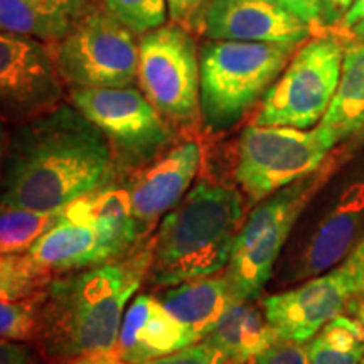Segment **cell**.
Segmentation results:
<instances>
[{
  "instance_id": "obj_26",
  "label": "cell",
  "mask_w": 364,
  "mask_h": 364,
  "mask_svg": "<svg viewBox=\"0 0 364 364\" xmlns=\"http://www.w3.org/2000/svg\"><path fill=\"white\" fill-rule=\"evenodd\" d=\"M103 6L139 36L164 26L169 16L167 0H103Z\"/></svg>"
},
{
  "instance_id": "obj_36",
  "label": "cell",
  "mask_w": 364,
  "mask_h": 364,
  "mask_svg": "<svg viewBox=\"0 0 364 364\" xmlns=\"http://www.w3.org/2000/svg\"><path fill=\"white\" fill-rule=\"evenodd\" d=\"M364 19V0H354L351 9H349L348 14L343 17V21L339 22L341 29H353L358 22Z\"/></svg>"
},
{
  "instance_id": "obj_23",
  "label": "cell",
  "mask_w": 364,
  "mask_h": 364,
  "mask_svg": "<svg viewBox=\"0 0 364 364\" xmlns=\"http://www.w3.org/2000/svg\"><path fill=\"white\" fill-rule=\"evenodd\" d=\"M65 208L33 209L0 203V253L29 252L41 236L61 221Z\"/></svg>"
},
{
  "instance_id": "obj_18",
  "label": "cell",
  "mask_w": 364,
  "mask_h": 364,
  "mask_svg": "<svg viewBox=\"0 0 364 364\" xmlns=\"http://www.w3.org/2000/svg\"><path fill=\"white\" fill-rule=\"evenodd\" d=\"M159 300L182 326L188 327L196 341L206 338L228 309L238 302L225 273L166 287Z\"/></svg>"
},
{
  "instance_id": "obj_32",
  "label": "cell",
  "mask_w": 364,
  "mask_h": 364,
  "mask_svg": "<svg viewBox=\"0 0 364 364\" xmlns=\"http://www.w3.org/2000/svg\"><path fill=\"white\" fill-rule=\"evenodd\" d=\"M0 364H38L34 353L29 348L0 336Z\"/></svg>"
},
{
  "instance_id": "obj_1",
  "label": "cell",
  "mask_w": 364,
  "mask_h": 364,
  "mask_svg": "<svg viewBox=\"0 0 364 364\" xmlns=\"http://www.w3.org/2000/svg\"><path fill=\"white\" fill-rule=\"evenodd\" d=\"M107 136L71 103L14 127L0 169V203L61 209L117 181Z\"/></svg>"
},
{
  "instance_id": "obj_13",
  "label": "cell",
  "mask_w": 364,
  "mask_h": 364,
  "mask_svg": "<svg viewBox=\"0 0 364 364\" xmlns=\"http://www.w3.org/2000/svg\"><path fill=\"white\" fill-rule=\"evenodd\" d=\"M193 29L208 41L304 44L314 29L277 0H206Z\"/></svg>"
},
{
  "instance_id": "obj_33",
  "label": "cell",
  "mask_w": 364,
  "mask_h": 364,
  "mask_svg": "<svg viewBox=\"0 0 364 364\" xmlns=\"http://www.w3.org/2000/svg\"><path fill=\"white\" fill-rule=\"evenodd\" d=\"M322 2V21L326 24H339L343 17L351 9L354 0H321Z\"/></svg>"
},
{
  "instance_id": "obj_31",
  "label": "cell",
  "mask_w": 364,
  "mask_h": 364,
  "mask_svg": "<svg viewBox=\"0 0 364 364\" xmlns=\"http://www.w3.org/2000/svg\"><path fill=\"white\" fill-rule=\"evenodd\" d=\"M204 2L206 0H167V14H169L171 22L193 31L194 21Z\"/></svg>"
},
{
  "instance_id": "obj_37",
  "label": "cell",
  "mask_w": 364,
  "mask_h": 364,
  "mask_svg": "<svg viewBox=\"0 0 364 364\" xmlns=\"http://www.w3.org/2000/svg\"><path fill=\"white\" fill-rule=\"evenodd\" d=\"M9 139H11V132H9V125L0 118V169H2L4 159H6V152L9 147Z\"/></svg>"
},
{
  "instance_id": "obj_16",
  "label": "cell",
  "mask_w": 364,
  "mask_h": 364,
  "mask_svg": "<svg viewBox=\"0 0 364 364\" xmlns=\"http://www.w3.org/2000/svg\"><path fill=\"white\" fill-rule=\"evenodd\" d=\"M135 243L136 240L108 228L63 216L27 255L54 273H66L112 260Z\"/></svg>"
},
{
  "instance_id": "obj_11",
  "label": "cell",
  "mask_w": 364,
  "mask_h": 364,
  "mask_svg": "<svg viewBox=\"0 0 364 364\" xmlns=\"http://www.w3.org/2000/svg\"><path fill=\"white\" fill-rule=\"evenodd\" d=\"M107 9H88L58 43L54 59L71 88H122L136 81L139 39Z\"/></svg>"
},
{
  "instance_id": "obj_22",
  "label": "cell",
  "mask_w": 364,
  "mask_h": 364,
  "mask_svg": "<svg viewBox=\"0 0 364 364\" xmlns=\"http://www.w3.org/2000/svg\"><path fill=\"white\" fill-rule=\"evenodd\" d=\"M306 348L311 364H359L364 356V327L356 318L339 314Z\"/></svg>"
},
{
  "instance_id": "obj_15",
  "label": "cell",
  "mask_w": 364,
  "mask_h": 364,
  "mask_svg": "<svg viewBox=\"0 0 364 364\" xmlns=\"http://www.w3.org/2000/svg\"><path fill=\"white\" fill-rule=\"evenodd\" d=\"M203 162L201 142L186 140L172 145L142 169L130 172L127 188L132 215L147 233L188 194Z\"/></svg>"
},
{
  "instance_id": "obj_39",
  "label": "cell",
  "mask_w": 364,
  "mask_h": 364,
  "mask_svg": "<svg viewBox=\"0 0 364 364\" xmlns=\"http://www.w3.org/2000/svg\"><path fill=\"white\" fill-rule=\"evenodd\" d=\"M359 364H364V356H363V359H361V363H359Z\"/></svg>"
},
{
  "instance_id": "obj_7",
  "label": "cell",
  "mask_w": 364,
  "mask_h": 364,
  "mask_svg": "<svg viewBox=\"0 0 364 364\" xmlns=\"http://www.w3.org/2000/svg\"><path fill=\"white\" fill-rule=\"evenodd\" d=\"M331 135L317 125L312 130L294 127H245L238 140L235 182L248 204H257L312 174L331 156Z\"/></svg>"
},
{
  "instance_id": "obj_38",
  "label": "cell",
  "mask_w": 364,
  "mask_h": 364,
  "mask_svg": "<svg viewBox=\"0 0 364 364\" xmlns=\"http://www.w3.org/2000/svg\"><path fill=\"white\" fill-rule=\"evenodd\" d=\"M353 34L356 36L359 41H363L364 43V19L361 22H358V24L353 27Z\"/></svg>"
},
{
  "instance_id": "obj_17",
  "label": "cell",
  "mask_w": 364,
  "mask_h": 364,
  "mask_svg": "<svg viewBox=\"0 0 364 364\" xmlns=\"http://www.w3.org/2000/svg\"><path fill=\"white\" fill-rule=\"evenodd\" d=\"M193 343L198 341L157 295L136 294L122 318L115 351L130 364H140Z\"/></svg>"
},
{
  "instance_id": "obj_3",
  "label": "cell",
  "mask_w": 364,
  "mask_h": 364,
  "mask_svg": "<svg viewBox=\"0 0 364 364\" xmlns=\"http://www.w3.org/2000/svg\"><path fill=\"white\" fill-rule=\"evenodd\" d=\"M241 189L203 177L159 223L147 279L172 287L225 270L245 218Z\"/></svg>"
},
{
  "instance_id": "obj_10",
  "label": "cell",
  "mask_w": 364,
  "mask_h": 364,
  "mask_svg": "<svg viewBox=\"0 0 364 364\" xmlns=\"http://www.w3.org/2000/svg\"><path fill=\"white\" fill-rule=\"evenodd\" d=\"M136 83L172 125L193 129L201 118L199 51L188 27L164 24L139 39Z\"/></svg>"
},
{
  "instance_id": "obj_29",
  "label": "cell",
  "mask_w": 364,
  "mask_h": 364,
  "mask_svg": "<svg viewBox=\"0 0 364 364\" xmlns=\"http://www.w3.org/2000/svg\"><path fill=\"white\" fill-rule=\"evenodd\" d=\"M346 277H348L351 294L364 292V238L356 245V248L341 263Z\"/></svg>"
},
{
  "instance_id": "obj_20",
  "label": "cell",
  "mask_w": 364,
  "mask_h": 364,
  "mask_svg": "<svg viewBox=\"0 0 364 364\" xmlns=\"http://www.w3.org/2000/svg\"><path fill=\"white\" fill-rule=\"evenodd\" d=\"M231 364H250L258 354L279 341L265 314L250 300L236 302L225 312L220 322L204 338Z\"/></svg>"
},
{
  "instance_id": "obj_6",
  "label": "cell",
  "mask_w": 364,
  "mask_h": 364,
  "mask_svg": "<svg viewBox=\"0 0 364 364\" xmlns=\"http://www.w3.org/2000/svg\"><path fill=\"white\" fill-rule=\"evenodd\" d=\"M343 164L332 156L304 176L255 204L236 236L225 275L238 302L253 300L272 279L299 218Z\"/></svg>"
},
{
  "instance_id": "obj_19",
  "label": "cell",
  "mask_w": 364,
  "mask_h": 364,
  "mask_svg": "<svg viewBox=\"0 0 364 364\" xmlns=\"http://www.w3.org/2000/svg\"><path fill=\"white\" fill-rule=\"evenodd\" d=\"M88 9V0H0V33L58 43Z\"/></svg>"
},
{
  "instance_id": "obj_30",
  "label": "cell",
  "mask_w": 364,
  "mask_h": 364,
  "mask_svg": "<svg viewBox=\"0 0 364 364\" xmlns=\"http://www.w3.org/2000/svg\"><path fill=\"white\" fill-rule=\"evenodd\" d=\"M285 9L295 14L299 19L312 27L314 31H321L322 24V2L321 0H277Z\"/></svg>"
},
{
  "instance_id": "obj_4",
  "label": "cell",
  "mask_w": 364,
  "mask_h": 364,
  "mask_svg": "<svg viewBox=\"0 0 364 364\" xmlns=\"http://www.w3.org/2000/svg\"><path fill=\"white\" fill-rule=\"evenodd\" d=\"M363 238L364 161L339 166L309 203L280 257V280L290 284L332 270Z\"/></svg>"
},
{
  "instance_id": "obj_14",
  "label": "cell",
  "mask_w": 364,
  "mask_h": 364,
  "mask_svg": "<svg viewBox=\"0 0 364 364\" xmlns=\"http://www.w3.org/2000/svg\"><path fill=\"white\" fill-rule=\"evenodd\" d=\"M349 295L351 287L339 265L295 289L268 295L262 307L279 339L306 344L327 322L344 312Z\"/></svg>"
},
{
  "instance_id": "obj_2",
  "label": "cell",
  "mask_w": 364,
  "mask_h": 364,
  "mask_svg": "<svg viewBox=\"0 0 364 364\" xmlns=\"http://www.w3.org/2000/svg\"><path fill=\"white\" fill-rule=\"evenodd\" d=\"M154 235L100 265L54 277L41 299L38 343L46 356L70 361L115 351L124 314L149 277Z\"/></svg>"
},
{
  "instance_id": "obj_35",
  "label": "cell",
  "mask_w": 364,
  "mask_h": 364,
  "mask_svg": "<svg viewBox=\"0 0 364 364\" xmlns=\"http://www.w3.org/2000/svg\"><path fill=\"white\" fill-rule=\"evenodd\" d=\"M344 312L349 314V317L356 318L359 324L364 327V292L349 295Z\"/></svg>"
},
{
  "instance_id": "obj_24",
  "label": "cell",
  "mask_w": 364,
  "mask_h": 364,
  "mask_svg": "<svg viewBox=\"0 0 364 364\" xmlns=\"http://www.w3.org/2000/svg\"><path fill=\"white\" fill-rule=\"evenodd\" d=\"M53 279L54 272L27 253H0V299H26L43 294Z\"/></svg>"
},
{
  "instance_id": "obj_9",
  "label": "cell",
  "mask_w": 364,
  "mask_h": 364,
  "mask_svg": "<svg viewBox=\"0 0 364 364\" xmlns=\"http://www.w3.org/2000/svg\"><path fill=\"white\" fill-rule=\"evenodd\" d=\"M343 59V43L336 36L306 41L262 98L253 124L312 129L334 98Z\"/></svg>"
},
{
  "instance_id": "obj_5",
  "label": "cell",
  "mask_w": 364,
  "mask_h": 364,
  "mask_svg": "<svg viewBox=\"0 0 364 364\" xmlns=\"http://www.w3.org/2000/svg\"><path fill=\"white\" fill-rule=\"evenodd\" d=\"M299 44L206 41L199 49L201 120L221 134L238 124L265 97Z\"/></svg>"
},
{
  "instance_id": "obj_8",
  "label": "cell",
  "mask_w": 364,
  "mask_h": 364,
  "mask_svg": "<svg viewBox=\"0 0 364 364\" xmlns=\"http://www.w3.org/2000/svg\"><path fill=\"white\" fill-rule=\"evenodd\" d=\"M68 98L103 132L120 171L142 169L176 145V127L134 85L71 88Z\"/></svg>"
},
{
  "instance_id": "obj_28",
  "label": "cell",
  "mask_w": 364,
  "mask_h": 364,
  "mask_svg": "<svg viewBox=\"0 0 364 364\" xmlns=\"http://www.w3.org/2000/svg\"><path fill=\"white\" fill-rule=\"evenodd\" d=\"M250 364H311V361L302 343L279 339Z\"/></svg>"
},
{
  "instance_id": "obj_34",
  "label": "cell",
  "mask_w": 364,
  "mask_h": 364,
  "mask_svg": "<svg viewBox=\"0 0 364 364\" xmlns=\"http://www.w3.org/2000/svg\"><path fill=\"white\" fill-rule=\"evenodd\" d=\"M65 364H130L120 358L117 351H100V353H90L83 354V356L73 358L70 361H65Z\"/></svg>"
},
{
  "instance_id": "obj_27",
  "label": "cell",
  "mask_w": 364,
  "mask_h": 364,
  "mask_svg": "<svg viewBox=\"0 0 364 364\" xmlns=\"http://www.w3.org/2000/svg\"><path fill=\"white\" fill-rule=\"evenodd\" d=\"M140 364H231L223 354L206 341H198L177 351L159 356Z\"/></svg>"
},
{
  "instance_id": "obj_25",
  "label": "cell",
  "mask_w": 364,
  "mask_h": 364,
  "mask_svg": "<svg viewBox=\"0 0 364 364\" xmlns=\"http://www.w3.org/2000/svg\"><path fill=\"white\" fill-rule=\"evenodd\" d=\"M43 294L26 299H0V336L12 341H34L39 334Z\"/></svg>"
},
{
  "instance_id": "obj_12",
  "label": "cell",
  "mask_w": 364,
  "mask_h": 364,
  "mask_svg": "<svg viewBox=\"0 0 364 364\" xmlns=\"http://www.w3.org/2000/svg\"><path fill=\"white\" fill-rule=\"evenodd\" d=\"M65 81L53 43L0 33V118L17 127L59 107Z\"/></svg>"
},
{
  "instance_id": "obj_21",
  "label": "cell",
  "mask_w": 364,
  "mask_h": 364,
  "mask_svg": "<svg viewBox=\"0 0 364 364\" xmlns=\"http://www.w3.org/2000/svg\"><path fill=\"white\" fill-rule=\"evenodd\" d=\"M318 125L336 145L364 129V43L344 49L338 90Z\"/></svg>"
}]
</instances>
